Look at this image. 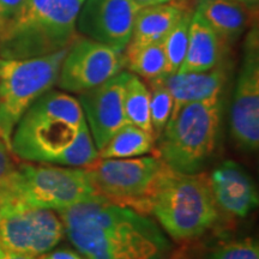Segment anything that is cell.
I'll return each mask as SVG.
<instances>
[{"mask_svg":"<svg viewBox=\"0 0 259 259\" xmlns=\"http://www.w3.org/2000/svg\"><path fill=\"white\" fill-rule=\"evenodd\" d=\"M58 215L67 240L87 259H162L171 248L155 220L108 200L78 204Z\"/></svg>","mask_w":259,"mask_h":259,"instance_id":"1","label":"cell"},{"mask_svg":"<svg viewBox=\"0 0 259 259\" xmlns=\"http://www.w3.org/2000/svg\"><path fill=\"white\" fill-rule=\"evenodd\" d=\"M19 160L65 167H88L97 149L77 97L63 90L44 94L24 113L11 137Z\"/></svg>","mask_w":259,"mask_h":259,"instance_id":"2","label":"cell"},{"mask_svg":"<svg viewBox=\"0 0 259 259\" xmlns=\"http://www.w3.org/2000/svg\"><path fill=\"white\" fill-rule=\"evenodd\" d=\"M144 213L153 216L171 240L189 241L211 229L221 212L205 173H178L168 168L148 197Z\"/></svg>","mask_w":259,"mask_h":259,"instance_id":"3","label":"cell"},{"mask_svg":"<svg viewBox=\"0 0 259 259\" xmlns=\"http://www.w3.org/2000/svg\"><path fill=\"white\" fill-rule=\"evenodd\" d=\"M85 0H27L0 34V59H27L69 48L79 34L77 17Z\"/></svg>","mask_w":259,"mask_h":259,"instance_id":"4","label":"cell"},{"mask_svg":"<svg viewBox=\"0 0 259 259\" xmlns=\"http://www.w3.org/2000/svg\"><path fill=\"white\" fill-rule=\"evenodd\" d=\"M0 189L5 205L63 211L78 204L106 200L93 184L85 167L25 162L18 163Z\"/></svg>","mask_w":259,"mask_h":259,"instance_id":"5","label":"cell"},{"mask_svg":"<svg viewBox=\"0 0 259 259\" xmlns=\"http://www.w3.org/2000/svg\"><path fill=\"white\" fill-rule=\"evenodd\" d=\"M222 115V94L184 106L156 139L155 155L178 173L202 171L218 148Z\"/></svg>","mask_w":259,"mask_h":259,"instance_id":"6","label":"cell"},{"mask_svg":"<svg viewBox=\"0 0 259 259\" xmlns=\"http://www.w3.org/2000/svg\"><path fill=\"white\" fill-rule=\"evenodd\" d=\"M67 50L27 59H0V138L10 149L24 113L57 84Z\"/></svg>","mask_w":259,"mask_h":259,"instance_id":"7","label":"cell"},{"mask_svg":"<svg viewBox=\"0 0 259 259\" xmlns=\"http://www.w3.org/2000/svg\"><path fill=\"white\" fill-rule=\"evenodd\" d=\"M85 168L106 200L144 213L148 197L169 167L151 154L132 158H97Z\"/></svg>","mask_w":259,"mask_h":259,"instance_id":"8","label":"cell"},{"mask_svg":"<svg viewBox=\"0 0 259 259\" xmlns=\"http://www.w3.org/2000/svg\"><path fill=\"white\" fill-rule=\"evenodd\" d=\"M65 236L57 211L24 205H5L0 213V247L38 257L56 248Z\"/></svg>","mask_w":259,"mask_h":259,"instance_id":"9","label":"cell"},{"mask_svg":"<svg viewBox=\"0 0 259 259\" xmlns=\"http://www.w3.org/2000/svg\"><path fill=\"white\" fill-rule=\"evenodd\" d=\"M231 135L246 151L259 147V36L251 28L244 44V54L229 114Z\"/></svg>","mask_w":259,"mask_h":259,"instance_id":"10","label":"cell"},{"mask_svg":"<svg viewBox=\"0 0 259 259\" xmlns=\"http://www.w3.org/2000/svg\"><path fill=\"white\" fill-rule=\"evenodd\" d=\"M125 69L124 52L78 37L66 52L56 85L65 93L78 95L101 85Z\"/></svg>","mask_w":259,"mask_h":259,"instance_id":"11","label":"cell"},{"mask_svg":"<svg viewBox=\"0 0 259 259\" xmlns=\"http://www.w3.org/2000/svg\"><path fill=\"white\" fill-rule=\"evenodd\" d=\"M141 9L134 0H85L77 17V32L113 50L125 52Z\"/></svg>","mask_w":259,"mask_h":259,"instance_id":"12","label":"cell"},{"mask_svg":"<svg viewBox=\"0 0 259 259\" xmlns=\"http://www.w3.org/2000/svg\"><path fill=\"white\" fill-rule=\"evenodd\" d=\"M128 71H121L101 85L78 94V100L97 151L113 135L127 124L124 111Z\"/></svg>","mask_w":259,"mask_h":259,"instance_id":"13","label":"cell"},{"mask_svg":"<svg viewBox=\"0 0 259 259\" xmlns=\"http://www.w3.org/2000/svg\"><path fill=\"white\" fill-rule=\"evenodd\" d=\"M208 178L220 212L234 219H245L258 206L254 181L236 162L223 161Z\"/></svg>","mask_w":259,"mask_h":259,"instance_id":"14","label":"cell"},{"mask_svg":"<svg viewBox=\"0 0 259 259\" xmlns=\"http://www.w3.org/2000/svg\"><path fill=\"white\" fill-rule=\"evenodd\" d=\"M228 77L229 69L225 61L204 72L174 73L162 77V82L169 90L173 99V109L169 121L176 118L184 106L215 95H221Z\"/></svg>","mask_w":259,"mask_h":259,"instance_id":"15","label":"cell"},{"mask_svg":"<svg viewBox=\"0 0 259 259\" xmlns=\"http://www.w3.org/2000/svg\"><path fill=\"white\" fill-rule=\"evenodd\" d=\"M196 11L227 45L251 28L257 15V9L235 0H197Z\"/></svg>","mask_w":259,"mask_h":259,"instance_id":"16","label":"cell"},{"mask_svg":"<svg viewBox=\"0 0 259 259\" xmlns=\"http://www.w3.org/2000/svg\"><path fill=\"white\" fill-rule=\"evenodd\" d=\"M226 46V42L210 28L198 12H192L186 56L177 73L204 72L213 69L223 61Z\"/></svg>","mask_w":259,"mask_h":259,"instance_id":"17","label":"cell"},{"mask_svg":"<svg viewBox=\"0 0 259 259\" xmlns=\"http://www.w3.org/2000/svg\"><path fill=\"white\" fill-rule=\"evenodd\" d=\"M187 10L173 3L142 8L136 16L128 46L137 47L161 42Z\"/></svg>","mask_w":259,"mask_h":259,"instance_id":"18","label":"cell"},{"mask_svg":"<svg viewBox=\"0 0 259 259\" xmlns=\"http://www.w3.org/2000/svg\"><path fill=\"white\" fill-rule=\"evenodd\" d=\"M156 138L137 126L126 124L97 151V158H132L155 154Z\"/></svg>","mask_w":259,"mask_h":259,"instance_id":"19","label":"cell"},{"mask_svg":"<svg viewBox=\"0 0 259 259\" xmlns=\"http://www.w3.org/2000/svg\"><path fill=\"white\" fill-rule=\"evenodd\" d=\"M126 69L141 78L154 80L167 76V60L161 42L126 47Z\"/></svg>","mask_w":259,"mask_h":259,"instance_id":"20","label":"cell"},{"mask_svg":"<svg viewBox=\"0 0 259 259\" xmlns=\"http://www.w3.org/2000/svg\"><path fill=\"white\" fill-rule=\"evenodd\" d=\"M124 111L127 124L154 135L150 114V89L141 77L131 72L125 87Z\"/></svg>","mask_w":259,"mask_h":259,"instance_id":"21","label":"cell"},{"mask_svg":"<svg viewBox=\"0 0 259 259\" xmlns=\"http://www.w3.org/2000/svg\"><path fill=\"white\" fill-rule=\"evenodd\" d=\"M191 16H192V12L187 10L183 17L179 19V22L162 40V46H163L167 60V76L177 73L185 59L187 44H189Z\"/></svg>","mask_w":259,"mask_h":259,"instance_id":"22","label":"cell"},{"mask_svg":"<svg viewBox=\"0 0 259 259\" xmlns=\"http://www.w3.org/2000/svg\"><path fill=\"white\" fill-rule=\"evenodd\" d=\"M150 82V114L155 138L161 136L169 121L173 109V99L161 78Z\"/></svg>","mask_w":259,"mask_h":259,"instance_id":"23","label":"cell"},{"mask_svg":"<svg viewBox=\"0 0 259 259\" xmlns=\"http://www.w3.org/2000/svg\"><path fill=\"white\" fill-rule=\"evenodd\" d=\"M206 259H259V245L252 238L225 242L213 248Z\"/></svg>","mask_w":259,"mask_h":259,"instance_id":"24","label":"cell"},{"mask_svg":"<svg viewBox=\"0 0 259 259\" xmlns=\"http://www.w3.org/2000/svg\"><path fill=\"white\" fill-rule=\"evenodd\" d=\"M27 0H0V34L17 16Z\"/></svg>","mask_w":259,"mask_h":259,"instance_id":"25","label":"cell"},{"mask_svg":"<svg viewBox=\"0 0 259 259\" xmlns=\"http://www.w3.org/2000/svg\"><path fill=\"white\" fill-rule=\"evenodd\" d=\"M15 155L5 142L0 138V185L12 176L18 163L15 162Z\"/></svg>","mask_w":259,"mask_h":259,"instance_id":"26","label":"cell"},{"mask_svg":"<svg viewBox=\"0 0 259 259\" xmlns=\"http://www.w3.org/2000/svg\"><path fill=\"white\" fill-rule=\"evenodd\" d=\"M37 259H87L84 255L79 253L78 251L74 248L69 247H60V248H53L47 253L38 255Z\"/></svg>","mask_w":259,"mask_h":259,"instance_id":"27","label":"cell"},{"mask_svg":"<svg viewBox=\"0 0 259 259\" xmlns=\"http://www.w3.org/2000/svg\"><path fill=\"white\" fill-rule=\"evenodd\" d=\"M0 259H37V257H31V255L18 253V252L9 251L0 247Z\"/></svg>","mask_w":259,"mask_h":259,"instance_id":"28","label":"cell"},{"mask_svg":"<svg viewBox=\"0 0 259 259\" xmlns=\"http://www.w3.org/2000/svg\"><path fill=\"white\" fill-rule=\"evenodd\" d=\"M139 8H148V6L166 4V3H170L171 0H134Z\"/></svg>","mask_w":259,"mask_h":259,"instance_id":"29","label":"cell"},{"mask_svg":"<svg viewBox=\"0 0 259 259\" xmlns=\"http://www.w3.org/2000/svg\"><path fill=\"white\" fill-rule=\"evenodd\" d=\"M235 2L241 3V4H244L252 9H258V4H259V0H235Z\"/></svg>","mask_w":259,"mask_h":259,"instance_id":"30","label":"cell"},{"mask_svg":"<svg viewBox=\"0 0 259 259\" xmlns=\"http://www.w3.org/2000/svg\"><path fill=\"white\" fill-rule=\"evenodd\" d=\"M3 206H4V196H3L2 190H0V213H2Z\"/></svg>","mask_w":259,"mask_h":259,"instance_id":"31","label":"cell"}]
</instances>
